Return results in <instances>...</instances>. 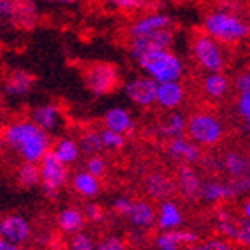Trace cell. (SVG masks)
Here are the masks:
<instances>
[{
  "instance_id": "cell-7",
  "label": "cell",
  "mask_w": 250,
  "mask_h": 250,
  "mask_svg": "<svg viewBox=\"0 0 250 250\" xmlns=\"http://www.w3.org/2000/svg\"><path fill=\"white\" fill-rule=\"evenodd\" d=\"M186 134L200 146H214L224 136V127L210 111H198L188 118Z\"/></svg>"
},
{
  "instance_id": "cell-19",
  "label": "cell",
  "mask_w": 250,
  "mask_h": 250,
  "mask_svg": "<svg viewBox=\"0 0 250 250\" xmlns=\"http://www.w3.org/2000/svg\"><path fill=\"white\" fill-rule=\"evenodd\" d=\"M145 188L148 195L155 200H168L174 193L177 191V183L170 179L165 174H160V172H153L146 177L145 181Z\"/></svg>"
},
{
  "instance_id": "cell-39",
  "label": "cell",
  "mask_w": 250,
  "mask_h": 250,
  "mask_svg": "<svg viewBox=\"0 0 250 250\" xmlns=\"http://www.w3.org/2000/svg\"><path fill=\"white\" fill-rule=\"evenodd\" d=\"M96 250H127L125 243L118 236H106L96 245Z\"/></svg>"
},
{
  "instance_id": "cell-32",
  "label": "cell",
  "mask_w": 250,
  "mask_h": 250,
  "mask_svg": "<svg viewBox=\"0 0 250 250\" xmlns=\"http://www.w3.org/2000/svg\"><path fill=\"white\" fill-rule=\"evenodd\" d=\"M104 2L109 7L130 14V12H137V11H141V9L148 7L149 0H104Z\"/></svg>"
},
{
  "instance_id": "cell-4",
  "label": "cell",
  "mask_w": 250,
  "mask_h": 250,
  "mask_svg": "<svg viewBox=\"0 0 250 250\" xmlns=\"http://www.w3.org/2000/svg\"><path fill=\"white\" fill-rule=\"evenodd\" d=\"M83 85L96 98L115 92L122 85V75L117 64L108 61H96L85 66L82 73Z\"/></svg>"
},
{
  "instance_id": "cell-46",
  "label": "cell",
  "mask_w": 250,
  "mask_h": 250,
  "mask_svg": "<svg viewBox=\"0 0 250 250\" xmlns=\"http://www.w3.org/2000/svg\"><path fill=\"white\" fill-rule=\"evenodd\" d=\"M0 143H4V127H0Z\"/></svg>"
},
{
  "instance_id": "cell-31",
  "label": "cell",
  "mask_w": 250,
  "mask_h": 250,
  "mask_svg": "<svg viewBox=\"0 0 250 250\" xmlns=\"http://www.w3.org/2000/svg\"><path fill=\"white\" fill-rule=\"evenodd\" d=\"M80 148L85 155H99L104 148V143H103V136L98 130H87L80 137Z\"/></svg>"
},
{
  "instance_id": "cell-44",
  "label": "cell",
  "mask_w": 250,
  "mask_h": 250,
  "mask_svg": "<svg viewBox=\"0 0 250 250\" xmlns=\"http://www.w3.org/2000/svg\"><path fill=\"white\" fill-rule=\"evenodd\" d=\"M0 250H21V249L18 243H12V242H9V240L0 236Z\"/></svg>"
},
{
  "instance_id": "cell-6",
  "label": "cell",
  "mask_w": 250,
  "mask_h": 250,
  "mask_svg": "<svg viewBox=\"0 0 250 250\" xmlns=\"http://www.w3.org/2000/svg\"><path fill=\"white\" fill-rule=\"evenodd\" d=\"M0 21L14 30L31 31L40 21L39 0L0 2Z\"/></svg>"
},
{
  "instance_id": "cell-9",
  "label": "cell",
  "mask_w": 250,
  "mask_h": 250,
  "mask_svg": "<svg viewBox=\"0 0 250 250\" xmlns=\"http://www.w3.org/2000/svg\"><path fill=\"white\" fill-rule=\"evenodd\" d=\"M122 89H124L125 98L139 108H149V106L156 104L158 82L153 80L149 75H136V77L125 80Z\"/></svg>"
},
{
  "instance_id": "cell-23",
  "label": "cell",
  "mask_w": 250,
  "mask_h": 250,
  "mask_svg": "<svg viewBox=\"0 0 250 250\" xmlns=\"http://www.w3.org/2000/svg\"><path fill=\"white\" fill-rule=\"evenodd\" d=\"M202 87L203 92L207 94L210 99H221L229 92L231 82L224 71H210L203 77Z\"/></svg>"
},
{
  "instance_id": "cell-17",
  "label": "cell",
  "mask_w": 250,
  "mask_h": 250,
  "mask_svg": "<svg viewBox=\"0 0 250 250\" xmlns=\"http://www.w3.org/2000/svg\"><path fill=\"white\" fill-rule=\"evenodd\" d=\"M177 191L186 200H198L203 191V183L200 176L189 167V164H183L177 174Z\"/></svg>"
},
{
  "instance_id": "cell-38",
  "label": "cell",
  "mask_w": 250,
  "mask_h": 250,
  "mask_svg": "<svg viewBox=\"0 0 250 250\" xmlns=\"http://www.w3.org/2000/svg\"><path fill=\"white\" fill-rule=\"evenodd\" d=\"M87 170L90 174H94L96 177L104 176L106 172V160L99 155H90V158L87 160Z\"/></svg>"
},
{
  "instance_id": "cell-8",
  "label": "cell",
  "mask_w": 250,
  "mask_h": 250,
  "mask_svg": "<svg viewBox=\"0 0 250 250\" xmlns=\"http://www.w3.org/2000/svg\"><path fill=\"white\" fill-rule=\"evenodd\" d=\"M40 170H42V189L47 198H56L68 181V165L58 158L54 149L47 153L40 162Z\"/></svg>"
},
{
  "instance_id": "cell-16",
  "label": "cell",
  "mask_w": 250,
  "mask_h": 250,
  "mask_svg": "<svg viewBox=\"0 0 250 250\" xmlns=\"http://www.w3.org/2000/svg\"><path fill=\"white\" fill-rule=\"evenodd\" d=\"M31 120L39 127H42L45 132H54L62 124V111L54 103H45V104H39L33 108Z\"/></svg>"
},
{
  "instance_id": "cell-5",
  "label": "cell",
  "mask_w": 250,
  "mask_h": 250,
  "mask_svg": "<svg viewBox=\"0 0 250 250\" xmlns=\"http://www.w3.org/2000/svg\"><path fill=\"white\" fill-rule=\"evenodd\" d=\"M191 56L203 71L226 70V51L221 42L212 39L205 31H198L191 40Z\"/></svg>"
},
{
  "instance_id": "cell-40",
  "label": "cell",
  "mask_w": 250,
  "mask_h": 250,
  "mask_svg": "<svg viewBox=\"0 0 250 250\" xmlns=\"http://www.w3.org/2000/svg\"><path fill=\"white\" fill-rule=\"evenodd\" d=\"M234 87H236V90H238L240 94L250 92V70L242 71V73L236 75V78H234Z\"/></svg>"
},
{
  "instance_id": "cell-26",
  "label": "cell",
  "mask_w": 250,
  "mask_h": 250,
  "mask_svg": "<svg viewBox=\"0 0 250 250\" xmlns=\"http://www.w3.org/2000/svg\"><path fill=\"white\" fill-rule=\"evenodd\" d=\"M223 165L233 179L243 177L249 174V158L243 156L242 153H238V151L226 153V156H224V160H223Z\"/></svg>"
},
{
  "instance_id": "cell-51",
  "label": "cell",
  "mask_w": 250,
  "mask_h": 250,
  "mask_svg": "<svg viewBox=\"0 0 250 250\" xmlns=\"http://www.w3.org/2000/svg\"><path fill=\"white\" fill-rule=\"evenodd\" d=\"M249 70H250V64H249Z\"/></svg>"
},
{
  "instance_id": "cell-11",
  "label": "cell",
  "mask_w": 250,
  "mask_h": 250,
  "mask_svg": "<svg viewBox=\"0 0 250 250\" xmlns=\"http://www.w3.org/2000/svg\"><path fill=\"white\" fill-rule=\"evenodd\" d=\"M174 26H176V23H174V18L170 14L164 11H148L130 23L127 35H129V39H137V37H145L149 33H155V31Z\"/></svg>"
},
{
  "instance_id": "cell-22",
  "label": "cell",
  "mask_w": 250,
  "mask_h": 250,
  "mask_svg": "<svg viewBox=\"0 0 250 250\" xmlns=\"http://www.w3.org/2000/svg\"><path fill=\"white\" fill-rule=\"evenodd\" d=\"M183 221V212H181L177 203L170 202V200H164L160 203V208H158V214H156V224L162 229H179Z\"/></svg>"
},
{
  "instance_id": "cell-49",
  "label": "cell",
  "mask_w": 250,
  "mask_h": 250,
  "mask_svg": "<svg viewBox=\"0 0 250 250\" xmlns=\"http://www.w3.org/2000/svg\"><path fill=\"white\" fill-rule=\"evenodd\" d=\"M249 174H250V156H249Z\"/></svg>"
},
{
  "instance_id": "cell-33",
  "label": "cell",
  "mask_w": 250,
  "mask_h": 250,
  "mask_svg": "<svg viewBox=\"0 0 250 250\" xmlns=\"http://www.w3.org/2000/svg\"><path fill=\"white\" fill-rule=\"evenodd\" d=\"M233 242H236L243 249H250V219H236Z\"/></svg>"
},
{
  "instance_id": "cell-14",
  "label": "cell",
  "mask_w": 250,
  "mask_h": 250,
  "mask_svg": "<svg viewBox=\"0 0 250 250\" xmlns=\"http://www.w3.org/2000/svg\"><path fill=\"white\" fill-rule=\"evenodd\" d=\"M30 224L21 215H5L0 219V236L12 243H24L30 238Z\"/></svg>"
},
{
  "instance_id": "cell-15",
  "label": "cell",
  "mask_w": 250,
  "mask_h": 250,
  "mask_svg": "<svg viewBox=\"0 0 250 250\" xmlns=\"http://www.w3.org/2000/svg\"><path fill=\"white\" fill-rule=\"evenodd\" d=\"M167 153L170 158L183 162V164H195V162H198L202 158L200 145H196L195 141L186 136L170 139V143L167 146Z\"/></svg>"
},
{
  "instance_id": "cell-3",
  "label": "cell",
  "mask_w": 250,
  "mask_h": 250,
  "mask_svg": "<svg viewBox=\"0 0 250 250\" xmlns=\"http://www.w3.org/2000/svg\"><path fill=\"white\" fill-rule=\"evenodd\" d=\"M137 66L141 71L156 80L162 82H172V80H181L186 71L183 58L172 49H160V51H151L139 56L136 59Z\"/></svg>"
},
{
  "instance_id": "cell-28",
  "label": "cell",
  "mask_w": 250,
  "mask_h": 250,
  "mask_svg": "<svg viewBox=\"0 0 250 250\" xmlns=\"http://www.w3.org/2000/svg\"><path fill=\"white\" fill-rule=\"evenodd\" d=\"M99 177L90 174L89 170L77 172L73 176V186L80 195L83 196H96L99 193Z\"/></svg>"
},
{
  "instance_id": "cell-10",
  "label": "cell",
  "mask_w": 250,
  "mask_h": 250,
  "mask_svg": "<svg viewBox=\"0 0 250 250\" xmlns=\"http://www.w3.org/2000/svg\"><path fill=\"white\" fill-rule=\"evenodd\" d=\"M176 43V30L174 28H165V30L155 31L145 37L129 39V51L134 59L151 51H160V49H172Z\"/></svg>"
},
{
  "instance_id": "cell-35",
  "label": "cell",
  "mask_w": 250,
  "mask_h": 250,
  "mask_svg": "<svg viewBox=\"0 0 250 250\" xmlns=\"http://www.w3.org/2000/svg\"><path fill=\"white\" fill-rule=\"evenodd\" d=\"M189 250H234L226 240L221 238H210L205 240V242H198L195 245H191Z\"/></svg>"
},
{
  "instance_id": "cell-50",
  "label": "cell",
  "mask_w": 250,
  "mask_h": 250,
  "mask_svg": "<svg viewBox=\"0 0 250 250\" xmlns=\"http://www.w3.org/2000/svg\"><path fill=\"white\" fill-rule=\"evenodd\" d=\"M247 20H249V23H250V11H249V16H247Z\"/></svg>"
},
{
  "instance_id": "cell-24",
  "label": "cell",
  "mask_w": 250,
  "mask_h": 250,
  "mask_svg": "<svg viewBox=\"0 0 250 250\" xmlns=\"http://www.w3.org/2000/svg\"><path fill=\"white\" fill-rule=\"evenodd\" d=\"M129 221L137 229H148L156 223V212L148 202H134Z\"/></svg>"
},
{
  "instance_id": "cell-43",
  "label": "cell",
  "mask_w": 250,
  "mask_h": 250,
  "mask_svg": "<svg viewBox=\"0 0 250 250\" xmlns=\"http://www.w3.org/2000/svg\"><path fill=\"white\" fill-rule=\"evenodd\" d=\"M47 5H58V7H70V5L78 4V0H39Z\"/></svg>"
},
{
  "instance_id": "cell-48",
  "label": "cell",
  "mask_w": 250,
  "mask_h": 250,
  "mask_svg": "<svg viewBox=\"0 0 250 250\" xmlns=\"http://www.w3.org/2000/svg\"><path fill=\"white\" fill-rule=\"evenodd\" d=\"M0 2H18V0H0Z\"/></svg>"
},
{
  "instance_id": "cell-36",
  "label": "cell",
  "mask_w": 250,
  "mask_h": 250,
  "mask_svg": "<svg viewBox=\"0 0 250 250\" xmlns=\"http://www.w3.org/2000/svg\"><path fill=\"white\" fill-rule=\"evenodd\" d=\"M236 108H238V115L242 117L243 124L250 129V92L240 94L238 101H236Z\"/></svg>"
},
{
  "instance_id": "cell-42",
  "label": "cell",
  "mask_w": 250,
  "mask_h": 250,
  "mask_svg": "<svg viewBox=\"0 0 250 250\" xmlns=\"http://www.w3.org/2000/svg\"><path fill=\"white\" fill-rule=\"evenodd\" d=\"M85 214L87 217L90 219V221H94V223H104V214H103V208L99 207V205H96V203H89L85 208Z\"/></svg>"
},
{
  "instance_id": "cell-25",
  "label": "cell",
  "mask_w": 250,
  "mask_h": 250,
  "mask_svg": "<svg viewBox=\"0 0 250 250\" xmlns=\"http://www.w3.org/2000/svg\"><path fill=\"white\" fill-rule=\"evenodd\" d=\"M236 189H234L233 181L231 183H217V181H210V183H203V191L202 198L207 200L210 203L223 202V200L233 198L236 196Z\"/></svg>"
},
{
  "instance_id": "cell-29",
  "label": "cell",
  "mask_w": 250,
  "mask_h": 250,
  "mask_svg": "<svg viewBox=\"0 0 250 250\" xmlns=\"http://www.w3.org/2000/svg\"><path fill=\"white\" fill-rule=\"evenodd\" d=\"M85 224V217L77 208H66L59 215V226L64 233H80Z\"/></svg>"
},
{
  "instance_id": "cell-34",
  "label": "cell",
  "mask_w": 250,
  "mask_h": 250,
  "mask_svg": "<svg viewBox=\"0 0 250 250\" xmlns=\"http://www.w3.org/2000/svg\"><path fill=\"white\" fill-rule=\"evenodd\" d=\"M101 136H103V143H104V148H109V149H120V148H124L125 143H127L125 134H120L111 129L101 130Z\"/></svg>"
},
{
  "instance_id": "cell-45",
  "label": "cell",
  "mask_w": 250,
  "mask_h": 250,
  "mask_svg": "<svg viewBox=\"0 0 250 250\" xmlns=\"http://www.w3.org/2000/svg\"><path fill=\"white\" fill-rule=\"evenodd\" d=\"M243 215H245L247 219H250V200L245 202V205H243Z\"/></svg>"
},
{
  "instance_id": "cell-27",
  "label": "cell",
  "mask_w": 250,
  "mask_h": 250,
  "mask_svg": "<svg viewBox=\"0 0 250 250\" xmlns=\"http://www.w3.org/2000/svg\"><path fill=\"white\" fill-rule=\"evenodd\" d=\"M80 151H82L80 143H77L71 137H62V139L58 141V145L54 146V153L58 155V158L61 162H64L66 165L77 162L78 156H80Z\"/></svg>"
},
{
  "instance_id": "cell-30",
  "label": "cell",
  "mask_w": 250,
  "mask_h": 250,
  "mask_svg": "<svg viewBox=\"0 0 250 250\" xmlns=\"http://www.w3.org/2000/svg\"><path fill=\"white\" fill-rule=\"evenodd\" d=\"M18 183L21 188H35L42 183V170L33 162H24L18 170Z\"/></svg>"
},
{
  "instance_id": "cell-41",
  "label": "cell",
  "mask_w": 250,
  "mask_h": 250,
  "mask_svg": "<svg viewBox=\"0 0 250 250\" xmlns=\"http://www.w3.org/2000/svg\"><path fill=\"white\" fill-rule=\"evenodd\" d=\"M132 205H134L132 200H130V198H125V196H122V198H117V200H115L113 208H115V212H117V214L125 215V217H129L130 210H132Z\"/></svg>"
},
{
  "instance_id": "cell-1",
  "label": "cell",
  "mask_w": 250,
  "mask_h": 250,
  "mask_svg": "<svg viewBox=\"0 0 250 250\" xmlns=\"http://www.w3.org/2000/svg\"><path fill=\"white\" fill-rule=\"evenodd\" d=\"M4 143L20 153L24 162L40 164L51 151L49 132L39 127L33 120H14L4 127Z\"/></svg>"
},
{
  "instance_id": "cell-47",
  "label": "cell",
  "mask_w": 250,
  "mask_h": 250,
  "mask_svg": "<svg viewBox=\"0 0 250 250\" xmlns=\"http://www.w3.org/2000/svg\"><path fill=\"white\" fill-rule=\"evenodd\" d=\"M167 2H170V4H181L183 0H167Z\"/></svg>"
},
{
  "instance_id": "cell-21",
  "label": "cell",
  "mask_w": 250,
  "mask_h": 250,
  "mask_svg": "<svg viewBox=\"0 0 250 250\" xmlns=\"http://www.w3.org/2000/svg\"><path fill=\"white\" fill-rule=\"evenodd\" d=\"M188 129V118L179 111H172L168 113L160 124L156 125V134L165 139H176V137L186 136Z\"/></svg>"
},
{
  "instance_id": "cell-18",
  "label": "cell",
  "mask_w": 250,
  "mask_h": 250,
  "mask_svg": "<svg viewBox=\"0 0 250 250\" xmlns=\"http://www.w3.org/2000/svg\"><path fill=\"white\" fill-rule=\"evenodd\" d=\"M156 249L158 250H179L183 245H195L198 243V234L193 231L167 229L156 236Z\"/></svg>"
},
{
  "instance_id": "cell-13",
  "label": "cell",
  "mask_w": 250,
  "mask_h": 250,
  "mask_svg": "<svg viewBox=\"0 0 250 250\" xmlns=\"http://www.w3.org/2000/svg\"><path fill=\"white\" fill-rule=\"evenodd\" d=\"M186 99V89H184L181 80H172V82L158 83L156 89V104L162 109L174 111L177 109Z\"/></svg>"
},
{
  "instance_id": "cell-12",
  "label": "cell",
  "mask_w": 250,
  "mask_h": 250,
  "mask_svg": "<svg viewBox=\"0 0 250 250\" xmlns=\"http://www.w3.org/2000/svg\"><path fill=\"white\" fill-rule=\"evenodd\" d=\"M35 85V77L28 70H12L5 75L2 89L7 98H24Z\"/></svg>"
},
{
  "instance_id": "cell-2",
  "label": "cell",
  "mask_w": 250,
  "mask_h": 250,
  "mask_svg": "<svg viewBox=\"0 0 250 250\" xmlns=\"http://www.w3.org/2000/svg\"><path fill=\"white\" fill-rule=\"evenodd\" d=\"M202 31L226 45H238L250 39V23L238 12L215 9L203 16Z\"/></svg>"
},
{
  "instance_id": "cell-37",
  "label": "cell",
  "mask_w": 250,
  "mask_h": 250,
  "mask_svg": "<svg viewBox=\"0 0 250 250\" xmlns=\"http://www.w3.org/2000/svg\"><path fill=\"white\" fill-rule=\"evenodd\" d=\"M71 250H96V245H94L92 238L85 233H75L73 240L70 243Z\"/></svg>"
},
{
  "instance_id": "cell-20",
  "label": "cell",
  "mask_w": 250,
  "mask_h": 250,
  "mask_svg": "<svg viewBox=\"0 0 250 250\" xmlns=\"http://www.w3.org/2000/svg\"><path fill=\"white\" fill-rule=\"evenodd\" d=\"M104 127L127 136V134H130L134 130V118L127 108L113 106L104 113Z\"/></svg>"
}]
</instances>
